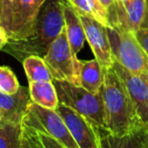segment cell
Instances as JSON below:
<instances>
[{
    "instance_id": "obj_7",
    "label": "cell",
    "mask_w": 148,
    "mask_h": 148,
    "mask_svg": "<svg viewBox=\"0 0 148 148\" xmlns=\"http://www.w3.org/2000/svg\"><path fill=\"white\" fill-rule=\"evenodd\" d=\"M45 2V0H13L5 29L9 40L24 38L29 34Z\"/></svg>"
},
{
    "instance_id": "obj_9",
    "label": "cell",
    "mask_w": 148,
    "mask_h": 148,
    "mask_svg": "<svg viewBox=\"0 0 148 148\" xmlns=\"http://www.w3.org/2000/svg\"><path fill=\"white\" fill-rule=\"evenodd\" d=\"M113 68L128 90L140 123L148 128V75L130 72L115 60Z\"/></svg>"
},
{
    "instance_id": "obj_25",
    "label": "cell",
    "mask_w": 148,
    "mask_h": 148,
    "mask_svg": "<svg viewBox=\"0 0 148 148\" xmlns=\"http://www.w3.org/2000/svg\"><path fill=\"white\" fill-rule=\"evenodd\" d=\"M135 35H136L137 39H138L141 47H143L144 51L148 56V28L140 27L136 32H135Z\"/></svg>"
},
{
    "instance_id": "obj_28",
    "label": "cell",
    "mask_w": 148,
    "mask_h": 148,
    "mask_svg": "<svg viewBox=\"0 0 148 148\" xmlns=\"http://www.w3.org/2000/svg\"><path fill=\"white\" fill-rule=\"evenodd\" d=\"M147 2V10H146V16H145V19L144 21H143V24L141 27H146L148 28V0H146Z\"/></svg>"
},
{
    "instance_id": "obj_1",
    "label": "cell",
    "mask_w": 148,
    "mask_h": 148,
    "mask_svg": "<svg viewBox=\"0 0 148 148\" xmlns=\"http://www.w3.org/2000/svg\"><path fill=\"white\" fill-rule=\"evenodd\" d=\"M64 4L66 0H45L29 34L24 38L9 40L2 51L20 62L31 55L43 58L64 28Z\"/></svg>"
},
{
    "instance_id": "obj_8",
    "label": "cell",
    "mask_w": 148,
    "mask_h": 148,
    "mask_svg": "<svg viewBox=\"0 0 148 148\" xmlns=\"http://www.w3.org/2000/svg\"><path fill=\"white\" fill-rule=\"evenodd\" d=\"M56 111L64 119L80 148H101L99 128L70 107L59 104Z\"/></svg>"
},
{
    "instance_id": "obj_20",
    "label": "cell",
    "mask_w": 148,
    "mask_h": 148,
    "mask_svg": "<svg viewBox=\"0 0 148 148\" xmlns=\"http://www.w3.org/2000/svg\"><path fill=\"white\" fill-rule=\"evenodd\" d=\"M15 74L8 66H0V92L5 94H15L20 89Z\"/></svg>"
},
{
    "instance_id": "obj_24",
    "label": "cell",
    "mask_w": 148,
    "mask_h": 148,
    "mask_svg": "<svg viewBox=\"0 0 148 148\" xmlns=\"http://www.w3.org/2000/svg\"><path fill=\"white\" fill-rule=\"evenodd\" d=\"M79 14L81 15H92L91 9L88 3V0H66Z\"/></svg>"
},
{
    "instance_id": "obj_26",
    "label": "cell",
    "mask_w": 148,
    "mask_h": 148,
    "mask_svg": "<svg viewBox=\"0 0 148 148\" xmlns=\"http://www.w3.org/2000/svg\"><path fill=\"white\" fill-rule=\"evenodd\" d=\"M8 41H9V36H8L7 32L0 25V51L3 49V47L7 45Z\"/></svg>"
},
{
    "instance_id": "obj_22",
    "label": "cell",
    "mask_w": 148,
    "mask_h": 148,
    "mask_svg": "<svg viewBox=\"0 0 148 148\" xmlns=\"http://www.w3.org/2000/svg\"><path fill=\"white\" fill-rule=\"evenodd\" d=\"M104 7L106 8L108 13V19H109L110 26L118 25V1L117 0H100Z\"/></svg>"
},
{
    "instance_id": "obj_14",
    "label": "cell",
    "mask_w": 148,
    "mask_h": 148,
    "mask_svg": "<svg viewBox=\"0 0 148 148\" xmlns=\"http://www.w3.org/2000/svg\"><path fill=\"white\" fill-rule=\"evenodd\" d=\"M28 90L31 102L49 110H56L58 108L60 101L53 81L29 82Z\"/></svg>"
},
{
    "instance_id": "obj_5",
    "label": "cell",
    "mask_w": 148,
    "mask_h": 148,
    "mask_svg": "<svg viewBox=\"0 0 148 148\" xmlns=\"http://www.w3.org/2000/svg\"><path fill=\"white\" fill-rule=\"evenodd\" d=\"M43 59L53 80L64 81L80 86L82 60L77 58V55L71 47L64 28L51 43Z\"/></svg>"
},
{
    "instance_id": "obj_11",
    "label": "cell",
    "mask_w": 148,
    "mask_h": 148,
    "mask_svg": "<svg viewBox=\"0 0 148 148\" xmlns=\"http://www.w3.org/2000/svg\"><path fill=\"white\" fill-rule=\"evenodd\" d=\"M99 131L101 148H148V128L141 123L124 135H114L103 128Z\"/></svg>"
},
{
    "instance_id": "obj_15",
    "label": "cell",
    "mask_w": 148,
    "mask_h": 148,
    "mask_svg": "<svg viewBox=\"0 0 148 148\" xmlns=\"http://www.w3.org/2000/svg\"><path fill=\"white\" fill-rule=\"evenodd\" d=\"M104 72V69L96 59L82 60L80 86L91 93H99L103 87Z\"/></svg>"
},
{
    "instance_id": "obj_3",
    "label": "cell",
    "mask_w": 148,
    "mask_h": 148,
    "mask_svg": "<svg viewBox=\"0 0 148 148\" xmlns=\"http://www.w3.org/2000/svg\"><path fill=\"white\" fill-rule=\"evenodd\" d=\"M60 104L70 107L88 119L94 126L105 129L103 92L91 93L81 86L64 81L53 80ZM103 88V87H102Z\"/></svg>"
},
{
    "instance_id": "obj_6",
    "label": "cell",
    "mask_w": 148,
    "mask_h": 148,
    "mask_svg": "<svg viewBox=\"0 0 148 148\" xmlns=\"http://www.w3.org/2000/svg\"><path fill=\"white\" fill-rule=\"evenodd\" d=\"M22 120L47 133L66 148H80L66 122L56 110H49L29 102Z\"/></svg>"
},
{
    "instance_id": "obj_30",
    "label": "cell",
    "mask_w": 148,
    "mask_h": 148,
    "mask_svg": "<svg viewBox=\"0 0 148 148\" xmlns=\"http://www.w3.org/2000/svg\"><path fill=\"white\" fill-rule=\"evenodd\" d=\"M2 120V115H1V112H0V121Z\"/></svg>"
},
{
    "instance_id": "obj_10",
    "label": "cell",
    "mask_w": 148,
    "mask_h": 148,
    "mask_svg": "<svg viewBox=\"0 0 148 148\" xmlns=\"http://www.w3.org/2000/svg\"><path fill=\"white\" fill-rule=\"evenodd\" d=\"M83 26L85 28L87 41L93 51L95 59L100 62L104 71L113 66L114 60L111 51L107 26L102 24L93 16L81 15Z\"/></svg>"
},
{
    "instance_id": "obj_16",
    "label": "cell",
    "mask_w": 148,
    "mask_h": 148,
    "mask_svg": "<svg viewBox=\"0 0 148 148\" xmlns=\"http://www.w3.org/2000/svg\"><path fill=\"white\" fill-rule=\"evenodd\" d=\"M20 130L25 136L30 148H66L51 135L34 128L23 120H21Z\"/></svg>"
},
{
    "instance_id": "obj_19",
    "label": "cell",
    "mask_w": 148,
    "mask_h": 148,
    "mask_svg": "<svg viewBox=\"0 0 148 148\" xmlns=\"http://www.w3.org/2000/svg\"><path fill=\"white\" fill-rule=\"evenodd\" d=\"M20 124L17 125L0 121V148H17Z\"/></svg>"
},
{
    "instance_id": "obj_13",
    "label": "cell",
    "mask_w": 148,
    "mask_h": 148,
    "mask_svg": "<svg viewBox=\"0 0 148 148\" xmlns=\"http://www.w3.org/2000/svg\"><path fill=\"white\" fill-rule=\"evenodd\" d=\"M64 29L70 45L74 53L78 55L87 40L85 28L79 13L66 1L64 4Z\"/></svg>"
},
{
    "instance_id": "obj_4",
    "label": "cell",
    "mask_w": 148,
    "mask_h": 148,
    "mask_svg": "<svg viewBox=\"0 0 148 148\" xmlns=\"http://www.w3.org/2000/svg\"><path fill=\"white\" fill-rule=\"evenodd\" d=\"M113 60L130 72L148 75V56L133 31L107 26Z\"/></svg>"
},
{
    "instance_id": "obj_17",
    "label": "cell",
    "mask_w": 148,
    "mask_h": 148,
    "mask_svg": "<svg viewBox=\"0 0 148 148\" xmlns=\"http://www.w3.org/2000/svg\"><path fill=\"white\" fill-rule=\"evenodd\" d=\"M25 71L26 78L29 82H40V81H51L53 82V78L47 66V62L42 57L36 55H31L25 58L21 62Z\"/></svg>"
},
{
    "instance_id": "obj_29",
    "label": "cell",
    "mask_w": 148,
    "mask_h": 148,
    "mask_svg": "<svg viewBox=\"0 0 148 148\" xmlns=\"http://www.w3.org/2000/svg\"><path fill=\"white\" fill-rule=\"evenodd\" d=\"M118 1L121 2V3H123V4H125V3H127V2L131 1V0H118Z\"/></svg>"
},
{
    "instance_id": "obj_27",
    "label": "cell",
    "mask_w": 148,
    "mask_h": 148,
    "mask_svg": "<svg viewBox=\"0 0 148 148\" xmlns=\"http://www.w3.org/2000/svg\"><path fill=\"white\" fill-rule=\"evenodd\" d=\"M17 148H30L29 144H28L27 140H26L25 136L23 135V133L20 130V134H19V141H18V146Z\"/></svg>"
},
{
    "instance_id": "obj_2",
    "label": "cell",
    "mask_w": 148,
    "mask_h": 148,
    "mask_svg": "<svg viewBox=\"0 0 148 148\" xmlns=\"http://www.w3.org/2000/svg\"><path fill=\"white\" fill-rule=\"evenodd\" d=\"M103 101L105 130L124 135L140 123L129 92L113 66L104 72Z\"/></svg>"
},
{
    "instance_id": "obj_12",
    "label": "cell",
    "mask_w": 148,
    "mask_h": 148,
    "mask_svg": "<svg viewBox=\"0 0 148 148\" xmlns=\"http://www.w3.org/2000/svg\"><path fill=\"white\" fill-rule=\"evenodd\" d=\"M30 101L29 90L25 87H20L17 93L12 95L0 92L1 121L19 125Z\"/></svg>"
},
{
    "instance_id": "obj_18",
    "label": "cell",
    "mask_w": 148,
    "mask_h": 148,
    "mask_svg": "<svg viewBox=\"0 0 148 148\" xmlns=\"http://www.w3.org/2000/svg\"><path fill=\"white\" fill-rule=\"evenodd\" d=\"M123 5L125 8L127 28L135 33L142 26L146 16V0H131Z\"/></svg>"
},
{
    "instance_id": "obj_21",
    "label": "cell",
    "mask_w": 148,
    "mask_h": 148,
    "mask_svg": "<svg viewBox=\"0 0 148 148\" xmlns=\"http://www.w3.org/2000/svg\"><path fill=\"white\" fill-rule=\"evenodd\" d=\"M88 3L93 17L105 26H110L107 10L104 7L103 4L100 2V0H88Z\"/></svg>"
},
{
    "instance_id": "obj_23",
    "label": "cell",
    "mask_w": 148,
    "mask_h": 148,
    "mask_svg": "<svg viewBox=\"0 0 148 148\" xmlns=\"http://www.w3.org/2000/svg\"><path fill=\"white\" fill-rule=\"evenodd\" d=\"M13 0H0V25L6 29Z\"/></svg>"
}]
</instances>
